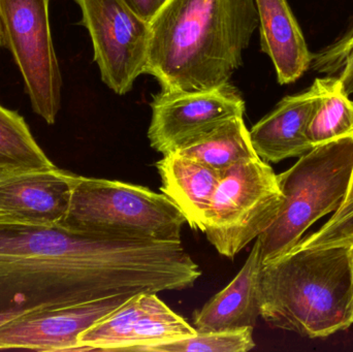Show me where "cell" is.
Masks as SVG:
<instances>
[{
  "mask_svg": "<svg viewBox=\"0 0 353 352\" xmlns=\"http://www.w3.org/2000/svg\"><path fill=\"white\" fill-rule=\"evenodd\" d=\"M261 48L273 62L280 85L298 81L312 61L302 29L288 0H254Z\"/></svg>",
  "mask_w": 353,
  "mask_h": 352,
  "instance_id": "5bb4252c",
  "label": "cell"
},
{
  "mask_svg": "<svg viewBox=\"0 0 353 352\" xmlns=\"http://www.w3.org/2000/svg\"><path fill=\"white\" fill-rule=\"evenodd\" d=\"M314 84L282 99L278 105L249 130L251 143L259 158L278 163L300 158L312 149L306 130L316 105Z\"/></svg>",
  "mask_w": 353,
  "mask_h": 352,
  "instance_id": "7c38bea8",
  "label": "cell"
},
{
  "mask_svg": "<svg viewBox=\"0 0 353 352\" xmlns=\"http://www.w3.org/2000/svg\"><path fill=\"white\" fill-rule=\"evenodd\" d=\"M257 27L254 0H168L150 22L145 74L161 90L228 84Z\"/></svg>",
  "mask_w": 353,
  "mask_h": 352,
  "instance_id": "7a4b0ae2",
  "label": "cell"
},
{
  "mask_svg": "<svg viewBox=\"0 0 353 352\" xmlns=\"http://www.w3.org/2000/svg\"><path fill=\"white\" fill-rule=\"evenodd\" d=\"M310 68L339 79L346 93L353 94V23L335 41L313 54Z\"/></svg>",
  "mask_w": 353,
  "mask_h": 352,
  "instance_id": "7402d4cb",
  "label": "cell"
},
{
  "mask_svg": "<svg viewBox=\"0 0 353 352\" xmlns=\"http://www.w3.org/2000/svg\"><path fill=\"white\" fill-rule=\"evenodd\" d=\"M176 151L220 173L241 161L259 157L253 148L243 116L228 120L213 132Z\"/></svg>",
  "mask_w": 353,
  "mask_h": 352,
  "instance_id": "e0dca14e",
  "label": "cell"
},
{
  "mask_svg": "<svg viewBox=\"0 0 353 352\" xmlns=\"http://www.w3.org/2000/svg\"><path fill=\"white\" fill-rule=\"evenodd\" d=\"M332 245L353 246V203L336 211L321 229L298 243L306 248Z\"/></svg>",
  "mask_w": 353,
  "mask_h": 352,
  "instance_id": "603a6c76",
  "label": "cell"
},
{
  "mask_svg": "<svg viewBox=\"0 0 353 352\" xmlns=\"http://www.w3.org/2000/svg\"><path fill=\"white\" fill-rule=\"evenodd\" d=\"M255 347L253 328L199 333L187 338L161 343L145 352H246Z\"/></svg>",
  "mask_w": 353,
  "mask_h": 352,
  "instance_id": "44dd1931",
  "label": "cell"
},
{
  "mask_svg": "<svg viewBox=\"0 0 353 352\" xmlns=\"http://www.w3.org/2000/svg\"><path fill=\"white\" fill-rule=\"evenodd\" d=\"M74 174L58 169L0 167V220L61 225L70 210Z\"/></svg>",
  "mask_w": 353,
  "mask_h": 352,
  "instance_id": "8fae6325",
  "label": "cell"
},
{
  "mask_svg": "<svg viewBox=\"0 0 353 352\" xmlns=\"http://www.w3.org/2000/svg\"><path fill=\"white\" fill-rule=\"evenodd\" d=\"M52 167L53 163L33 138L24 118L0 105V167L34 169Z\"/></svg>",
  "mask_w": 353,
  "mask_h": 352,
  "instance_id": "d6986e66",
  "label": "cell"
},
{
  "mask_svg": "<svg viewBox=\"0 0 353 352\" xmlns=\"http://www.w3.org/2000/svg\"><path fill=\"white\" fill-rule=\"evenodd\" d=\"M263 260L256 239L236 277L221 291L196 310L193 328L199 333L254 329L261 316V272Z\"/></svg>",
  "mask_w": 353,
  "mask_h": 352,
  "instance_id": "4fadbf2b",
  "label": "cell"
},
{
  "mask_svg": "<svg viewBox=\"0 0 353 352\" xmlns=\"http://www.w3.org/2000/svg\"><path fill=\"white\" fill-rule=\"evenodd\" d=\"M316 105L306 134L312 148L340 138L353 136V101L339 79H315Z\"/></svg>",
  "mask_w": 353,
  "mask_h": 352,
  "instance_id": "2e32d148",
  "label": "cell"
},
{
  "mask_svg": "<svg viewBox=\"0 0 353 352\" xmlns=\"http://www.w3.org/2000/svg\"><path fill=\"white\" fill-rule=\"evenodd\" d=\"M50 0H0V45L8 48L22 74L34 113L55 123L62 79L52 41Z\"/></svg>",
  "mask_w": 353,
  "mask_h": 352,
  "instance_id": "52a82bcc",
  "label": "cell"
},
{
  "mask_svg": "<svg viewBox=\"0 0 353 352\" xmlns=\"http://www.w3.org/2000/svg\"><path fill=\"white\" fill-rule=\"evenodd\" d=\"M82 12L81 24L92 41L101 80L118 95L130 92L146 72L150 23L123 0H74Z\"/></svg>",
  "mask_w": 353,
  "mask_h": 352,
  "instance_id": "ba28073f",
  "label": "cell"
},
{
  "mask_svg": "<svg viewBox=\"0 0 353 352\" xmlns=\"http://www.w3.org/2000/svg\"><path fill=\"white\" fill-rule=\"evenodd\" d=\"M146 295L134 296L83 332L78 338L80 351H125L146 308Z\"/></svg>",
  "mask_w": 353,
  "mask_h": 352,
  "instance_id": "ac0fdd59",
  "label": "cell"
},
{
  "mask_svg": "<svg viewBox=\"0 0 353 352\" xmlns=\"http://www.w3.org/2000/svg\"><path fill=\"white\" fill-rule=\"evenodd\" d=\"M155 165L163 194L180 209L191 229L203 233L221 173L179 151L163 154Z\"/></svg>",
  "mask_w": 353,
  "mask_h": 352,
  "instance_id": "9a60e30c",
  "label": "cell"
},
{
  "mask_svg": "<svg viewBox=\"0 0 353 352\" xmlns=\"http://www.w3.org/2000/svg\"><path fill=\"white\" fill-rule=\"evenodd\" d=\"M0 17H1V12H0Z\"/></svg>",
  "mask_w": 353,
  "mask_h": 352,
  "instance_id": "484cf974",
  "label": "cell"
},
{
  "mask_svg": "<svg viewBox=\"0 0 353 352\" xmlns=\"http://www.w3.org/2000/svg\"><path fill=\"white\" fill-rule=\"evenodd\" d=\"M261 316L275 329L327 338L353 324V246L296 245L263 265Z\"/></svg>",
  "mask_w": 353,
  "mask_h": 352,
  "instance_id": "3957f363",
  "label": "cell"
},
{
  "mask_svg": "<svg viewBox=\"0 0 353 352\" xmlns=\"http://www.w3.org/2000/svg\"><path fill=\"white\" fill-rule=\"evenodd\" d=\"M353 176V136L311 149L277 175L283 196L279 212L257 238L263 265L298 245L305 231L345 200Z\"/></svg>",
  "mask_w": 353,
  "mask_h": 352,
  "instance_id": "277c9868",
  "label": "cell"
},
{
  "mask_svg": "<svg viewBox=\"0 0 353 352\" xmlns=\"http://www.w3.org/2000/svg\"><path fill=\"white\" fill-rule=\"evenodd\" d=\"M157 293H147L146 308L134 326L125 351H145L148 347L187 338L196 330L172 311Z\"/></svg>",
  "mask_w": 353,
  "mask_h": 352,
  "instance_id": "ffe728a7",
  "label": "cell"
},
{
  "mask_svg": "<svg viewBox=\"0 0 353 352\" xmlns=\"http://www.w3.org/2000/svg\"><path fill=\"white\" fill-rule=\"evenodd\" d=\"M130 298L117 296L80 305L33 312L8 320L0 324V351H80V335Z\"/></svg>",
  "mask_w": 353,
  "mask_h": 352,
  "instance_id": "30bf717a",
  "label": "cell"
},
{
  "mask_svg": "<svg viewBox=\"0 0 353 352\" xmlns=\"http://www.w3.org/2000/svg\"><path fill=\"white\" fill-rule=\"evenodd\" d=\"M282 202L269 163L241 161L222 172L203 233L220 256L234 258L273 223Z\"/></svg>",
  "mask_w": 353,
  "mask_h": 352,
  "instance_id": "8992f818",
  "label": "cell"
},
{
  "mask_svg": "<svg viewBox=\"0 0 353 352\" xmlns=\"http://www.w3.org/2000/svg\"><path fill=\"white\" fill-rule=\"evenodd\" d=\"M130 10L146 22L150 23L168 0H123Z\"/></svg>",
  "mask_w": 353,
  "mask_h": 352,
  "instance_id": "cb8c5ba5",
  "label": "cell"
},
{
  "mask_svg": "<svg viewBox=\"0 0 353 352\" xmlns=\"http://www.w3.org/2000/svg\"><path fill=\"white\" fill-rule=\"evenodd\" d=\"M189 275L181 242L0 220V324L117 296L183 291Z\"/></svg>",
  "mask_w": 353,
  "mask_h": 352,
  "instance_id": "6da1fadb",
  "label": "cell"
},
{
  "mask_svg": "<svg viewBox=\"0 0 353 352\" xmlns=\"http://www.w3.org/2000/svg\"><path fill=\"white\" fill-rule=\"evenodd\" d=\"M185 223L180 209L163 194L74 175L70 210L61 225L90 233L179 242Z\"/></svg>",
  "mask_w": 353,
  "mask_h": 352,
  "instance_id": "5b68a950",
  "label": "cell"
},
{
  "mask_svg": "<svg viewBox=\"0 0 353 352\" xmlns=\"http://www.w3.org/2000/svg\"><path fill=\"white\" fill-rule=\"evenodd\" d=\"M150 146L168 154L213 132L228 120L245 114L238 88L228 83L199 91L161 90L151 103Z\"/></svg>",
  "mask_w": 353,
  "mask_h": 352,
  "instance_id": "9c48e42d",
  "label": "cell"
},
{
  "mask_svg": "<svg viewBox=\"0 0 353 352\" xmlns=\"http://www.w3.org/2000/svg\"><path fill=\"white\" fill-rule=\"evenodd\" d=\"M353 203V176H352V184H350V190H348L347 196H346L345 200H344L343 204H342V206L340 207L339 209L344 208V207L348 206V205L352 204ZM338 209V210H339Z\"/></svg>",
  "mask_w": 353,
  "mask_h": 352,
  "instance_id": "d4e9b609",
  "label": "cell"
}]
</instances>
